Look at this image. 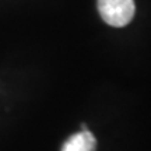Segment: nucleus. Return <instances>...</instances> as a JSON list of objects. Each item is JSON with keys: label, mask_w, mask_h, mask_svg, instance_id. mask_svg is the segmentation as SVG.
I'll list each match as a JSON object with an SVG mask.
<instances>
[{"label": "nucleus", "mask_w": 151, "mask_h": 151, "mask_svg": "<svg viewBox=\"0 0 151 151\" xmlns=\"http://www.w3.org/2000/svg\"><path fill=\"white\" fill-rule=\"evenodd\" d=\"M98 11L108 25L124 27L133 20L134 0H98Z\"/></svg>", "instance_id": "obj_1"}, {"label": "nucleus", "mask_w": 151, "mask_h": 151, "mask_svg": "<svg viewBox=\"0 0 151 151\" xmlns=\"http://www.w3.org/2000/svg\"><path fill=\"white\" fill-rule=\"evenodd\" d=\"M97 140L88 129L81 130L76 134H71L63 143L60 151H95Z\"/></svg>", "instance_id": "obj_2"}]
</instances>
